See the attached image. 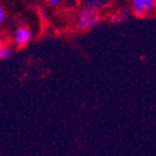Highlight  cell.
<instances>
[{"mask_svg": "<svg viewBox=\"0 0 156 156\" xmlns=\"http://www.w3.org/2000/svg\"><path fill=\"white\" fill-rule=\"evenodd\" d=\"M12 39H14V43L18 46H24V45H27L30 41V39H31V31L27 27H20V28H18L15 30Z\"/></svg>", "mask_w": 156, "mask_h": 156, "instance_id": "3957f363", "label": "cell"}, {"mask_svg": "<svg viewBox=\"0 0 156 156\" xmlns=\"http://www.w3.org/2000/svg\"><path fill=\"white\" fill-rule=\"evenodd\" d=\"M81 4L86 8H90V9L100 10L106 4V0H84V2H81Z\"/></svg>", "mask_w": 156, "mask_h": 156, "instance_id": "5b68a950", "label": "cell"}, {"mask_svg": "<svg viewBox=\"0 0 156 156\" xmlns=\"http://www.w3.org/2000/svg\"><path fill=\"white\" fill-rule=\"evenodd\" d=\"M46 2H48V4L51 5V6H56V5L59 4L60 0H46Z\"/></svg>", "mask_w": 156, "mask_h": 156, "instance_id": "ba28073f", "label": "cell"}, {"mask_svg": "<svg viewBox=\"0 0 156 156\" xmlns=\"http://www.w3.org/2000/svg\"><path fill=\"white\" fill-rule=\"evenodd\" d=\"M101 20V16L99 11L95 9H90L86 6H83L79 10L77 14V25L81 30H89L94 28L96 24H99Z\"/></svg>", "mask_w": 156, "mask_h": 156, "instance_id": "6da1fadb", "label": "cell"}, {"mask_svg": "<svg viewBox=\"0 0 156 156\" xmlns=\"http://www.w3.org/2000/svg\"><path fill=\"white\" fill-rule=\"evenodd\" d=\"M155 10V0H131V11L136 16H149Z\"/></svg>", "mask_w": 156, "mask_h": 156, "instance_id": "7a4b0ae2", "label": "cell"}, {"mask_svg": "<svg viewBox=\"0 0 156 156\" xmlns=\"http://www.w3.org/2000/svg\"><path fill=\"white\" fill-rule=\"evenodd\" d=\"M4 20H5V10L2 5H0V23H3Z\"/></svg>", "mask_w": 156, "mask_h": 156, "instance_id": "52a82bcc", "label": "cell"}, {"mask_svg": "<svg viewBox=\"0 0 156 156\" xmlns=\"http://www.w3.org/2000/svg\"><path fill=\"white\" fill-rule=\"evenodd\" d=\"M127 16H129V12H127L126 10H119V11L114 12V14H111V15L108 18V20H109V23H111V24H119V23L126 20Z\"/></svg>", "mask_w": 156, "mask_h": 156, "instance_id": "277c9868", "label": "cell"}, {"mask_svg": "<svg viewBox=\"0 0 156 156\" xmlns=\"http://www.w3.org/2000/svg\"><path fill=\"white\" fill-rule=\"evenodd\" d=\"M12 48L11 46H8V45H4V49H3V54H2V59H8L12 55Z\"/></svg>", "mask_w": 156, "mask_h": 156, "instance_id": "8992f818", "label": "cell"}, {"mask_svg": "<svg viewBox=\"0 0 156 156\" xmlns=\"http://www.w3.org/2000/svg\"><path fill=\"white\" fill-rule=\"evenodd\" d=\"M125 2H130V3H131V0H125Z\"/></svg>", "mask_w": 156, "mask_h": 156, "instance_id": "30bf717a", "label": "cell"}, {"mask_svg": "<svg viewBox=\"0 0 156 156\" xmlns=\"http://www.w3.org/2000/svg\"><path fill=\"white\" fill-rule=\"evenodd\" d=\"M3 49H4V44L2 41V39H0V59H2V54H3Z\"/></svg>", "mask_w": 156, "mask_h": 156, "instance_id": "9c48e42d", "label": "cell"}, {"mask_svg": "<svg viewBox=\"0 0 156 156\" xmlns=\"http://www.w3.org/2000/svg\"><path fill=\"white\" fill-rule=\"evenodd\" d=\"M79 2H80V3H81V2H84V0H79Z\"/></svg>", "mask_w": 156, "mask_h": 156, "instance_id": "8fae6325", "label": "cell"}]
</instances>
